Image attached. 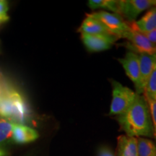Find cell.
<instances>
[{
	"label": "cell",
	"instance_id": "20",
	"mask_svg": "<svg viewBox=\"0 0 156 156\" xmlns=\"http://www.w3.org/2000/svg\"><path fill=\"white\" fill-rule=\"evenodd\" d=\"M97 156H115L113 151L107 146H103L99 148Z\"/></svg>",
	"mask_w": 156,
	"mask_h": 156
},
{
	"label": "cell",
	"instance_id": "6",
	"mask_svg": "<svg viewBox=\"0 0 156 156\" xmlns=\"http://www.w3.org/2000/svg\"><path fill=\"white\" fill-rule=\"evenodd\" d=\"M156 6V0H119V15L127 20L126 22H134L140 13Z\"/></svg>",
	"mask_w": 156,
	"mask_h": 156
},
{
	"label": "cell",
	"instance_id": "22",
	"mask_svg": "<svg viewBox=\"0 0 156 156\" xmlns=\"http://www.w3.org/2000/svg\"><path fill=\"white\" fill-rule=\"evenodd\" d=\"M5 152L2 151V150L0 149V156H5Z\"/></svg>",
	"mask_w": 156,
	"mask_h": 156
},
{
	"label": "cell",
	"instance_id": "16",
	"mask_svg": "<svg viewBox=\"0 0 156 156\" xmlns=\"http://www.w3.org/2000/svg\"><path fill=\"white\" fill-rule=\"evenodd\" d=\"M14 122L0 116V144L5 143L12 138Z\"/></svg>",
	"mask_w": 156,
	"mask_h": 156
},
{
	"label": "cell",
	"instance_id": "8",
	"mask_svg": "<svg viewBox=\"0 0 156 156\" xmlns=\"http://www.w3.org/2000/svg\"><path fill=\"white\" fill-rule=\"evenodd\" d=\"M81 38L84 46L88 51L100 52L109 49L119 38L111 34H82Z\"/></svg>",
	"mask_w": 156,
	"mask_h": 156
},
{
	"label": "cell",
	"instance_id": "9",
	"mask_svg": "<svg viewBox=\"0 0 156 156\" xmlns=\"http://www.w3.org/2000/svg\"><path fill=\"white\" fill-rule=\"evenodd\" d=\"M138 56L140 67V84L142 92L144 93L148 79L156 69V53L154 54H140Z\"/></svg>",
	"mask_w": 156,
	"mask_h": 156
},
{
	"label": "cell",
	"instance_id": "2",
	"mask_svg": "<svg viewBox=\"0 0 156 156\" xmlns=\"http://www.w3.org/2000/svg\"><path fill=\"white\" fill-rule=\"evenodd\" d=\"M0 116L13 121L15 124L26 122L29 119V111L20 94L12 89L0 93Z\"/></svg>",
	"mask_w": 156,
	"mask_h": 156
},
{
	"label": "cell",
	"instance_id": "3",
	"mask_svg": "<svg viewBox=\"0 0 156 156\" xmlns=\"http://www.w3.org/2000/svg\"><path fill=\"white\" fill-rule=\"evenodd\" d=\"M112 100L109 115L119 116L125 112L133 104L138 94L129 87L124 86L119 82L112 80Z\"/></svg>",
	"mask_w": 156,
	"mask_h": 156
},
{
	"label": "cell",
	"instance_id": "5",
	"mask_svg": "<svg viewBox=\"0 0 156 156\" xmlns=\"http://www.w3.org/2000/svg\"><path fill=\"white\" fill-rule=\"evenodd\" d=\"M128 41L124 46L130 51L134 53L154 54L156 53V44H153L144 34L130 28L121 37Z\"/></svg>",
	"mask_w": 156,
	"mask_h": 156
},
{
	"label": "cell",
	"instance_id": "13",
	"mask_svg": "<svg viewBox=\"0 0 156 156\" xmlns=\"http://www.w3.org/2000/svg\"><path fill=\"white\" fill-rule=\"evenodd\" d=\"M78 31L82 34L88 35L109 34L107 29L100 21L87 14L86 17L83 20Z\"/></svg>",
	"mask_w": 156,
	"mask_h": 156
},
{
	"label": "cell",
	"instance_id": "10",
	"mask_svg": "<svg viewBox=\"0 0 156 156\" xmlns=\"http://www.w3.org/2000/svg\"><path fill=\"white\" fill-rule=\"evenodd\" d=\"M129 28L140 33H147L156 28V6L148 9L139 20L127 22Z\"/></svg>",
	"mask_w": 156,
	"mask_h": 156
},
{
	"label": "cell",
	"instance_id": "17",
	"mask_svg": "<svg viewBox=\"0 0 156 156\" xmlns=\"http://www.w3.org/2000/svg\"><path fill=\"white\" fill-rule=\"evenodd\" d=\"M143 93L147 98L156 101V69L148 79Z\"/></svg>",
	"mask_w": 156,
	"mask_h": 156
},
{
	"label": "cell",
	"instance_id": "18",
	"mask_svg": "<svg viewBox=\"0 0 156 156\" xmlns=\"http://www.w3.org/2000/svg\"><path fill=\"white\" fill-rule=\"evenodd\" d=\"M145 98L147 101L150 111H151L152 122H153V137L155 138L156 142V101L147 98Z\"/></svg>",
	"mask_w": 156,
	"mask_h": 156
},
{
	"label": "cell",
	"instance_id": "23",
	"mask_svg": "<svg viewBox=\"0 0 156 156\" xmlns=\"http://www.w3.org/2000/svg\"></svg>",
	"mask_w": 156,
	"mask_h": 156
},
{
	"label": "cell",
	"instance_id": "14",
	"mask_svg": "<svg viewBox=\"0 0 156 156\" xmlns=\"http://www.w3.org/2000/svg\"><path fill=\"white\" fill-rule=\"evenodd\" d=\"M87 5L92 9H104L119 15V1L117 0H90Z\"/></svg>",
	"mask_w": 156,
	"mask_h": 156
},
{
	"label": "cell",
	"instance_id": "19",
	"mask_svg": "<svg viewBox=\"0 0 156 156\" xmlns=\"http://www.w3.org/2000/svg\"><path fill=\"white\" fill-rule=\"evenodd\" d=\"M8 9L7 2L0 0V23L6 22L9 20V17L7 14Z\"/></svg>",
	"mask_w": 156,
	"mask_h": 156
},
{
	"label": "cell",
	"instance_id": "15",
	"mask_svg": "<svg viewBox=\"0 0 156 156\" xmlns=\"http://www.w3.org/2000/svg\"><path fill=\"white\" fill-rule=\"evenodd\" d=\"M137 138L138 156H156V145L151 140Z\"/></svg>",
	"mask_w": 156,
	"mask_h": 156
},
{
	"label": "cell",
	"instance_id": "11",
	"mask_svg": "<svg viewBox=\"0 0 156 156\" xmlns=\"http://www.w3.org/2000/svg\"><path fill=\"white\" fill-rule=\"evenodd\" d=\"M38 132L28 126L20 124H15L13 125L12 140L16 143L25 144L34 142L38 138Z\"/></svg>",
	"mask_w": 156,
	"mask_h": 156
},
{
	"label": "cell",
	"instance_id": "4",
	"mask_svg": "<svg viewBox=\"0 0 156 156\" xmlns=\"http://www.w3.org/2000/svg\"><path fill=\"white\" fill-rule=\"evenodd\" d=\"M87 15L100 21L109 34L115 35L119 38L130 29L127 22L124 20L120 15L114 13L108 12L106 10H100Z\"/></svg>",
	"mask_w": 156,
	"mask_h": 156
},
{
	"label": "cell",
	"instance_id": "12",
	"mask_svg": "<svg viewBox=\"0 0 156 156\" xmlns=\"http://www.w3.org/2000/svg\"><path fill=\"white\" fill-rule=\"evenodd\" d=\"M117 141V156H138L137 138L121 135Z\"/></svg>",
	"mask_w": 156,
	"mask_h": 156
},
{
	"label": "cell",
	"instance_id": "21",
	"mask_svg": "<svg viewBox=\"0 0 156 156\" xmlns=\"http://www.w3.org/2000/svg\"><path fill=\"white\" fill-rule=\"evenodd\" d=\"M142 34H144L145 36L150 41L153 43V44H156V28L154 30L150 31L147 33H142Z\"/></svg>",
	"mask_w": 156,
	"mask_h": 156
},
{
	"label": "cell",
	"instance_id": "7",
	"mask_svg": "<svg viewBox=\"0 0 156 156\" xmlns=\"http://www.w3.org/2000/svg\"><path fill=\"white\" fill-rule=\"evenodd\" d=\"M119 62L125 70L126 75L134 84L135 92L138 95H142L143 92L140 84V67L138 54L129 51L124 57L119 58Z\"/></svg>",
	"mask_w": 156,
	"mask_h": 156
},
{
	"label": "cell",
	"instance_id": "1",
	"mask_svg": "<svg viewBox=\"0 0 156 156\" xmlns=\"http://www.w3.org/2000/svg\"><path fill=\"white\" fill-rule=\"evenodd\" d=\"M122 129L131 137H153V126L149 105L144 95H138L125 112L117 116Z\"/></svg>",
	"mask_w": 156,
	"mask_h": 156
}]
</instances>
